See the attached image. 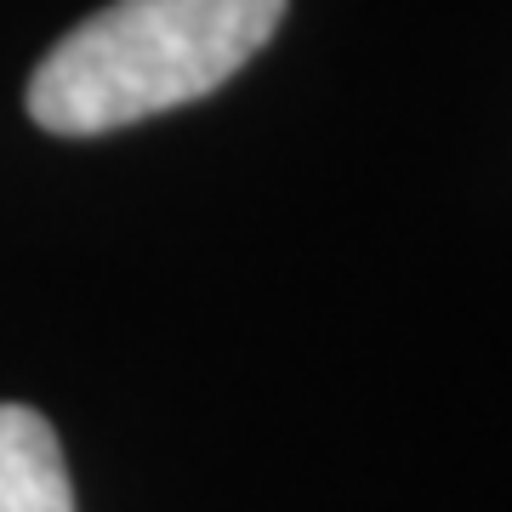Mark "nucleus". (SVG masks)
<instances>
[{"mask_svg": "<svg viewBox=\"0 0 512 512\" xmlns=\"http://www.w3.org/2000/svg\"><path fill=\"white\" fill-rule=\"evenodd\" d=\"M285 0H114L57 40L29 80V114L97 137L217 92L274 40Z\"/></svg>", "mask_w": 512, "mask_h": 512, "instance_id": "1", "label": "nucleus"}, {"mask_svg": "<svg viewBox=\"0 0 512 512\" xmlns=\"http://www.w3.org/2000/svg\"><path fill=\"white\" fill-rule=\"evenodd\" d=\"M0 512H74L63 444L29 404H0Z\"/></svg>", "mask_w": 512, "mask_h": 512, "instance_id": "2", "label": "nucleus"}]
</instances>
